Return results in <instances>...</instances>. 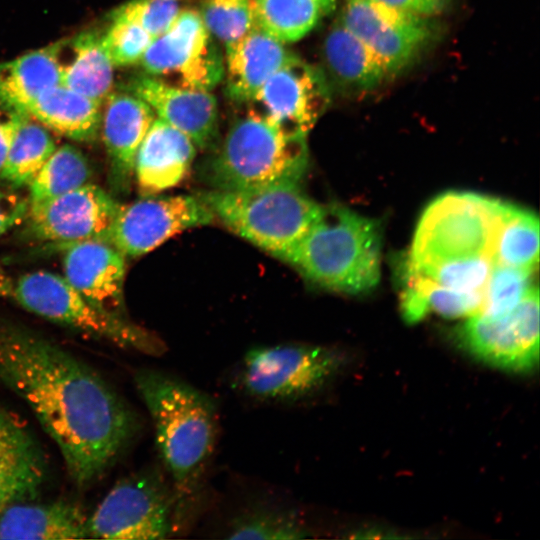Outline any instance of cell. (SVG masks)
I'll list each match as a JSON object with an SVG mask.
<instances>
[{
    "label": "cell",
    "instance_id": "obj_1",
    "mask_svg": "<svg viewBox=\"0 0 540 540\" xmlns=\"http://www.w3.org/2000/svg\"><path fill=\"white\" fill-rule=\"evenodd\" d=\"M0 381L32 411L79 488L100 480L139 431L138 415L95 369L2 318Z\"/></svg>",
    "mask_w": 540,
    "mask_h": 540
},
{
    "label": "cell",
    "instance_id": "obj_2",
    "mask_svg": "<svg viewBox=\"0 0 540 540\" xmlns=\"http://www.w3.org/2000/svg\"><path fill=\"white\" fill-rule=\"evenodd\" d=\"M133 379L154 426L180 522L199 493L214 451L218 433L216 405L201 390L159 370L140 368Z\"/></svg>",
    "mask_w": 540,
    "mask_h": 540
},
{
    "label": "cell",
    "instance_id": "obj_3",
    "mask_svg": "<svg viewBox=\"0 0 540 540\" xmlns=\"http://www.w3.org/2000/svg\"><path fill=\"white\" fill-rule=\"evenodd\" d=\"M380 255L379 224L332 204L321 206L304 235L280 260L321 287L358 294L377 285Z\"/></svg>",
    "mask_w": 540,
    "mask_h": 540
},
{
    "label": "cell",
    "instance_id": "obj_4",
    "mask_svg": "<svg viewBox=\"0 0 540 540\" xmlns=\"http://www.w3.org/2000/svg\"><path fill=\"white\" fill-rule=\"evenodd\" d=\"M199 198L229 230L281 259L320 212L299 183L203 192Z\"/></svg>",
    "mask_w": 540,
    "mask_h": 540
},
{
    "label": "cell",
    "instance_id": "obj_5",
    "mask_svg": "<svg viewBox=\"0 0 540 540\" xmlns=\"http://www.w3.org/2000/svg\"><path fill=\"white\" fill-rule=\"evenodd\" d=\"M308 166L306 137L280 131L247 113L230 127L208 166L218 190H241L277 183H299Z\"/></svg>",
    "mask_w": 540,
    "mask_h": 540
},
{
    "label": "cell",
    "instance_id": "obj_6",
    "mask_svg": "<svg viewBox=\"0 0 540 540\" xmlns=\"http://www.w3.org/2000/svg\"><path fill=\"white\" fill-rule=\"evenodd\" d=\"M501 206V201L473 193L438 197L420 219L407 262L424 267L481 256L494 259Z\"/></svg>",
    "mask_w": 540,
    "mask_h": 540
},
{
    "label": "cell",
    "instance_id": "obj_7",
    "mask_svg": "<svg viewBox=\"0 0 540 540\" xmlns=\"http://www.w3.org/2000/svg\"><path fill=\"white\" fill-rule=\"evenodd\" d=\"M12 297L33 314L117 347L153 356L164 352L163 343L154 335L125 316L98 308L58 274L23 275L14 284Z\"/></svg>",
    "mask_w": 540,
    "mask_h": 540
},
{
    "label": "cell",
    "instance_id": "obj_8",
    "mask_svg": "<svg viewBox=\"0 0 540 540\" xmlns=\"http://www.w3.org/2000/svg\"><path fill=\"white\" fill-rule=\"evenodd\" d=\"M178 527L172 484L155 467L120 479L88 518L89 538L165 539Z\"/></svg>",
    "mask_w": 540,
    "mask_h": 540
},
{
    "label": "cell",
    "instance_id": "obj_9",
    "mask_svg": "<svg viewBox=\"0 0 540 540\" xmlns=\"http://www.w3.org/2000/svg\"><path fill=\"white\" fill-rule=\"evenodd\" d=\"M333 350L303 344L261 346L242 361L240 383L246 394L263 401L294 402L320 389L337 371Z\"/></svg>",
    "mask_w": 540,
    "mask_h": 540
},
{
    "label": "cell",
    "instance_id": "obj_10",
    "mask_svg": "<svg viewBox=\"0 0 540 540\" xmlns=\"http://www.w3.org/2000/svg\"><path fill=\"white\" fill-rule=\"evenodd\" d=\"M140 63L146 74L166 84L211 91L223 79L224 54L197 10L185 9L154 38Z\"/></svg>",
    "mask_w": 540,
    "mask_h": 540
},
{
    "label": "cell",
    "instance_id": "obj_11",
    "mask_svg": "<svg viewBox=\"0 0 540 540\" xmlns=\"http://www.w3.org/2000/svg\"><path fill=\"white\" fill-rule=\"evenodd\" d=\"M339 21L379 58L392 76L411 66L440 33L433 17L374 0H346Z\"/></svg>",
    "mask_w": 540,
    "mask_h": 540
},
{
    "label": "cell",
    "instance_id": "obj_12",
    "mask_svg": "<svg viewBox=\"0 0 540 540\" xmlns=\"http://www.w3.org/2000/svg\"><path fill=\"white\" fill-rule=\"evenodd\" d=\"M330 100V85L325 74L292 54L246 104L247 113L280 131L307 137Z\"/></svg>",
    "mask_w": 540,
    "mask_h": 540
},
{
    "label": "cell",
    "instance_id": "obj_13",
    "mask_svg": "<svg viewBox=\"0 0 540 540\" xmlns=\"http://www.w3.org/2000/svg\"><path fill=\"white\" fill-rule=\"evenodd\" d=\"M213 220L199 196H148L120 206L108 241L125 257H139L172 236Z\"/></svg>",
    "mask_w": 540,
    "mask_h": 540
},
{
    "label": "cell",
    "instance_id": "obj_14",
    "mask_svg": "<svg viewBox=\"0 0 540 540\" xmlns=\"http://www.w3.org/2000/svg\"><path fill=\"white\" fill-rule=\"evenodd\" d=\"M468 349L487 363L528 371L539 360V292L533 286L507 314L487 319L474 314L461 330Z\"/></svg>",
    "mask_w": 540,
    "mask_h": 540
},
{
    "label": "cell",
    "instance_id": "obj_15",
    "mask_svg": "<svg viewBox=\"0 0 540 540\" xmlns=\"http://www.w3.org/2000/svg\"><path fill=\"white\" fill-rule=\"evenodd\" d=\"M121 204L101 187L87 183L45 204L28 208L34 238L57 244L108 241Z\"/></svg>",
    "mask_w": 540,
    "mask_h": 540
},
{
    "label": "cell",
    "instance_id": "obj_16",
    "mask_svg": "<svg viewBox=\"0 0 540 540\" xmlns=\"http://www.w3.org/2000/svg\"><path fill=\"white\" fill-rule=\"evenodd\" d=\"M125 256L109 241L86 240L65 247L66 281L98 308L124 315Z\"/></svg>",
    "mask_w": 540,
    "mask_h": 540
},
{
    "label": "cell",
    "instance_id": "obj_17",
    "mask_svg": "<svg viewBox=\"0 0 540 540\" xmlns=\"http://www.w3.org/2000/svg\"><path fill=\"white\" fill-rule=\"evenodd\" d=\"M152 108L128 91L110 92L101 115V133L114 191L129 190L138 148L155 120Z\"/></svg>",
    "mask_w": 540,
    "mask_h": 540
},
{
    "label": "cell",
    "instance_id": "obj_18",
    "mask_svg": "<svg viewBox=\"0 0 540 540\" xmlns=\"http://www.w3.org/2000/svg\"><path fill=\"white\" fill-rule=\"evenodd\" d=\"M128 91L144 100L158 118L187 135L196 147H209L218 133V106L210 91L180 88L152 76H138Z\"/></svg>",
    "mask_w": 540,
    "mask_h": 540
},
{
    "label": "cell",
    "instance_id": "obj_19",
    "mask_svg": "<svg viewBox=\"0 0 540 540\" xmlns=\"http://www.w3.org/2000/svg\"><path fill=\"white\" fill-rule=\"evenodd\" d=\"M47 476L42 447L0 403V517L11 506L34 500Z\"/></svg>",
    "mask_w": 540,
    "mask_h": 540
},
{
    "label": "cell",
    "instance_id": "obj_20",
    "mask_svg": "<svg viewBox=\"0 0 540 540\" xmlns=\"http://www.w3.org/2000/svg\"><path fill=\"white\" fill-rule=\"evenodd\" d=\"M195 155L196 146L187 135L155 118L135 158L139 189L152 195L177 186L190 171Z\"/></svg>",
    "mask_w": 540,
    "mask_h": 540
},
{
    "label": "cell",
    "instance_id": "obj_21",
    "mask_svg": "<svg viewBox=\"0 0 540 540\" xmlns=\"http://www.w3.org/2000/svg\"><path fill=\"white\" fill-rule=\"evenodd\" d=\"M258 25L225 47V92L237 103H248L261 86L293 54Z\"/></svg>",
    "mask_w": 540,
    "mask_h": 540
},
{
    "label": "cell",
    "instance_id": "obj_22",
    "mask_svg": "<svg viewBox=\"0 0 540 540\" xmlns=\"http://www.w3.org/2000/svg\"><path fill=\"white\" fill-rule=\"evenodd\" d=\"M88 518L76 502L58 500L15 504L0 517V539L60 540L89 538Z\"/></svg>",
    "mask_w": 540,
    "mask_h": 540
},
{
    "label": "cell",
    "instance_id": "obj_23",
    "mask_svg": "<svg viewBox=\"0 0 540 540\" xmlns=\"http://www.w3.org/2000/svg\"><path fill=\"white\" fill-rule=\"evenodd\" d=\"M322 52L333 82L350 92L375 90L392 77L379 58L340 21L327 33Z\"/></svg>",
    "mask_w": 540,
    "mask_h": 540
},
{
    "label": "cell",
    "instance_id": "obj_24",
    "mask_svg": "<svg viewBox=\"0 0 540 540\" xmlns=\"http://www.w3.org/2000/svg\"><path fill=\"white\" fill-rule=\"evenodd\" d=\"M61 41L0 63V105L26 111L49 88L61 84Z\"/></svg>",
    "mask_w": 540,
    "mask_h": 540
},
{
    "label": "cell",
    "instance_id": "obj_25",
    "mask_svg": "<svg viewBox=\"0 0 540 540\" xmlns=\"http://www.w3.org/2000/svg\"><path fill=\"white\" fill-rule=\"evenodd\" d=\"M100 104L60 84L41 93L26 112L49 130L75 141L92 142L100 130Z\"/></svg>",
    "mask_w": 540,
    "mask_h": 540
},
{
    "label": "cell",
    "instance_id": "obj_26",
    "mask_svg": "<svg viewBox=\"0 0 540 540\" xmlns=\"http://www.w3.org/2000/svg\"><path fill=\"white\" fill-rule=\"evenodd\" d=\"M64 47L69 53L67 56L60 47L61 85L101 103L111 92L114 67L102 34L83 31L64 40Z\"/></svg>",
    "mask_w": 540,
    "mask_h": 540
},
{
    "label": "cell",
    "instance_id": "obj_27",
    "mask_svg": "<svg viewBox=\"0 0 540 540\" xmlns=\"http://www.w3.org/2000/svg\"><path fill=\"white\" fill-rule=\"evenodd\" d=\"M404 268L401 310L407 322H418L432 311L447 318L470 317L479 312L484 292L453 290L417 273L407 264Z\"/></svg>",
    "mask_w": 540,
    "mask_h": 540
},
{
    "label": "cell",
    "instance_id": "obj_28",
    "mask_svg": "<svg viewBox=\"0 0 540 540\" xmlns=\"http://www.w3.org/2000/svg\"><path fill=\"white\" fill-rule=\"evenodd\" d=\"M338 0H253L256 24L282 43L296 42L331 14Z\"/></svg>",
    "mask_w": 540,
    "mask_h": 540
},
{
    "label": "cell",
    "instance_id": "obj_29",
    "mask_svg": "<svg viewBox=\"0 0 540 540\" xmlns=\"http://www.w3.org/2000/svg\"><path fill=\"white\" fill-rule=\"evenodd\" d=\"M56 148L49 129L21 111L0 179L13 188L28 186Z\"/></svg>",
    "mask_w": 540,
    "mask_h": 540
},
{
    "label": "cell",
    "instance_id": "obj_30",
    "mask_svg": "<svg viewBox=\"0 0 540 540\" xmlns=\"http://www.w3.org/2000/svg\"><path fill=\"white\" fill-rule=\"evenodd\" d=\"M494 263L534 270L539 260V220L527 210L503 203L494 240Z\"/></svg>",
    "mask_w": 540,
    "mask_h": 540
},
{
    "label": "cell",
    "instance_id": "obj_31",
    "mask_svg": "<svg viewBox=\"0 0 540 540\" xmlns=\"http://www.w3.org/2000/svg\"><path fill=\"white\" fill-rule=\"evenodd\" d=\"M91 167L75 146L57 147L28 185V208H34L89 183Z\"/></svg>",
    "mask_w": 540,
    "mask_h": 540
},
{
    "label": "cell",
    "instance_id": "obj_32",
    "mask_svg": "<svg viewBox=\"0 0 540 540\" xmlns=\"http://www.w3.org/2000/svg\"><path fill=\"white\" fill-rule=\"evenodd\" d=\"M308 536L302 519L291 509L257 506L238 514L231 521L226 538L295 540Z\"/></svg>",
    "mask_w": 540,
    "mask_h": 540
},
{
    "label": "cell",
    "instance_id": "obj_33",
    "mask_svg": "<svg viewBox=\"0 0 540 540\" xmlns=\"http://www.w3.org/2000/svg\"><path fill=\"white\" fill-rule=\"evenodd\" d=\"M533 270L494 263L478 314L496 319L509 313L529 292Z\"/></svg>",
    "mask_w": 540,
    "mask_h": 540
},
{
    "label": "cell",
    "instance_id": "obj_34",
    "mask_svg": "<svg viewBox=\"0 0 540 540\" xmlns=\"http://www.w3.org/2000/svg\"><path fill=\"white\" fill-rule=\"evenodd\" d=\"M198 13L207 30L224 48L257 25L253 0H202Z\"/></svg>",
    "mask_w": 540,
    "mask_h": 540
},
{
    "label": "cell",
    "instance_id": "obj_35",
    "mask_svg": "<svg viewBox=\"0 0 540 540\" xmlns=\"http://www.w3.org/2000/svg\"><path fill=\"white\" fill-rule=\"evenodd\" d=\"M417 273L437 284L461 292H484L494 266L492 257L481 256L414 267Z\"/></svg>",
    "mask_w": 540,
    "mask_h": 540
},
{
    "label": "cell",
    "instance_id": "obj_36",
    "mask_svg": "<svg viewBox=\"0 0 540 540\" xmlns=\"http://www.w3.org/2000/svg\"><path fill=\"white\" fill-rule=\"evenodd\" d=\"M153 37L135 22L111 18V25L102 34L104 48L113 66L140 62Z\"/></svg>",
    "mask_w": 540,
    "mask_h": 540
},
{
    "label": "cell",
    "instance_id": "obj_37",
    "mask_svg": "<svg viewBox=\"0 0 540 540\" xmlns=\"http://www.w3.org/2000/svg\"><path fill=\"white\" fill-rule=\"evenodd\" d=\"M181 11L180 0H129L116 8L111 18L135 22L154 39L173 24Z\"/></svg>",
    "mask_w": 540,
    "mask_h": 540
},
{
    "label": "cell",
    "instance_id": "obj_38",
    "mask_svg": "<svg viewBox=\"0 0 540 540\" xmlns=\"http://www.w3.org/2000/svg\"><path fill=\"white\" fill-rule=\"evenodd\" d=\"M28 202L0 189V236L26 219Z\"/></svg>",
    "mask_w": 540,
    "mask_h": 540
},
{
    "label": "cell",
    "instance_id": "obj_39",
    "mask_svg": "<svg viewBox=\"0 0 540 540\" xmlns=\"http://www.w3.org/2000/svg\"><path fill=\"white\" fill-rule=\"evenodd\" d=\"M21 111L0 105V172L16 132Z\"/></svg>",
    "mask_w": 540,
    "mask_h": 540
},
{
    "label": "cell",
    "instance_id": "obj_40",
    "mask_svg": "<svg viewBox=\"0 0 540 540\" xmlns=\"http://www.w3.org/2000/svg\"><path fill=\"white\" fill-rule=\"evenodd\" d=\"M407 12L434 17L442 12L451 0H374Z\"/></svg>",
    "mask_w": 540,
    "mask_h": 540
},
{
    "label": "cell",
    "instance_id": "obj_41",
    "mask_svg": "<svg viewBox=\"0 0 540 540\" xmlns=\"http://www.w3.org/2000/svg\"><path fill=\"white\" fill-rule=\"evenodd\" d=\"M14 289V283L5 272V270L0 266V298L1 297H12Z\"/></svg>",
    "mask_w": 540,
    "mask_h": 540
}]
</instances>
